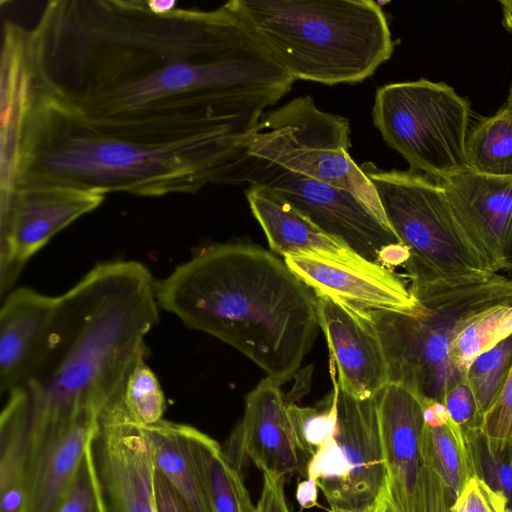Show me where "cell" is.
<instances>
[{
	"mask_svg": "<svg viewBox=\"0 0 512 512\" xmlns=\"http://www.w3.org/2000/svg\"><path fill=\"white\" fill-rule=\"evenodd\" d=\"M177 3L178 2L175 0H149V1H147L149 8L153 12L158 13V14H166V13L173 11L174 9L177 8L176 7Z\"/></svg>",
	"mask_w": 512,
	"mask_h": 512,
	"instance_id": "41",
	"label": "cell"
},
{
	"mask_svg": "<svg viewBox=\"0 0 512 512\" xmlns=\"http://www.w3.org/2000/svg\"><path fill=\"white\" fill-rule=\"evenodd\" d=\"M142 425L152 446L155 468L169 480L188 512H214L208 472L213 439L195 427L164 419Z\"/></svg>",
	"mask_w": 512,
	"mask_h": 512,
	"instance_id": "21",
	"label": "cell"
},
{
	"mask_svg": "<svg viewBox=\"0 0 512 512\" xmlns=\"http://www.w3.org/2000/svg\"><path fill=\"white\" fill-rule=\"evenodd\" d=\"M512 364V334L476 357L465 380L471 388L482 416L500 394Z\"/></svg>",
	"mask_w": 512,
	"mask_h": 512,
	"instance_id": "27",
	"label": "cell"
},
{
	"mask_svg": "<svg viewBox=\"0 0 512 512\" xmlns=\"http://www.w3.org/2000/svg\"><path fill=\"white\" fill-rule=\"evenodd\" d=\"M331 368L337 429L311 457L307 477L316 480L330 508L375 510L387 496L376 399L344 392Z\"/></svg>",
	"mask_w": 512,
	"mask_h": 512,
	"instance_id": "10",
	"label": "cell"
},
{
	"mask_svg": "<svg viewBox=\"0 0 512 512\" xmlns=\"http://www.w3.org/2000/svg\"><path fill=\"white\" fill-rule=\"evenodd\" d=\"M443 404L450 420L464 434L481 428L483 416L465 378L446 393Z\"/></svg>",
	"mask_w": 512,
	"mask_h": 512,
	"instance_id": "34",
	"label": "cell"
},
{
	"mask_svg": "<svg viewBox=\"0 0 512 512\" xmlns=\"http://www.w3.org/2000/svg\"><path fill=\"white\" fill-rule=\"evenodd\" d=\"M502 10V24L512 34V0L499 1Z\"/></svg>",
	"mask_w": 512,
	"mask_h": 512,
	"instance_id": "42",
	"label": "cell"
},
{
	"mask_svg": "<svg viewBox=\"0 0 512 512\" xmlns=\"http://www.w3.org/2000/svg\"><path fill=\"white\" fill-rule=\"evenodd\" d=\"M57 296L19 287L9 292L0 310V391L21 386L45 342Z\"/></svg>",
	"mask_w": 512,
	"mask_h": 512,
	"instance_id": "20",
	"label": "cell"
},
{
	"mask_svg": "<svg viewBox=\"0 0 512 512\" xmlns=\"http://www.w3.org/2000/svg\"><path fill=\"white\" fill-rule=\"evenodd\" d=\"M480 430L490 446L512 463V364L500 394L483 415Z\"/></svg>",
	"mask_w": 512,
	"mask_h": 512,
	"instance_id": "32",
	"label": "cell"
},
{
	"mask_svg": "<svg viewBox=\"0 0 512 512\" xmlns=\"http://www.w3.org/2000/svg\"><path fill=\"white\" fill-rule=\"evenodd\" d=\"M502 270L512 271V255L504 262Z\"/></svg>",
	"mask_w": 512,
	"mask_h": 512,
	"instance_id": "46",
	"label": "cell"
},
{
	"mask_svg": "<svg viewBox=\"0 0 512 512\" xmlns=\"http://www.w3.org/2000/svg\"><path fill=\"white\" fill-rule=\"evenodd\" d=\"M318 485L314 478L307 477L298 483L296 499L302 509H310L318 505Z\"/></svg>",
	"mask_w": 512,
	"mask_h": 512,
	"instance_id": "39",
	"label": "cell"
},
{
	"mask_svg": "<svg viewBox=\"0 0 512 512\" xmlns=\"http://www.w3.org/2000/svg\"><path fill=\"white\" fill-rule=\"evenodd\" d=\"M464 435L474 476L501 494L512 512V463L490 446L480 429Z\"/></svg>",
	"mask_w": 512,
	"mask_h": 512,
	"instance_id": "30",
	"label": "cell"
},
{
	"mask_svg": "<svg viewBox=\"0 0 512 512\" xmlns=\"http://www.w3.org/2000/svg\"><path fill=\"white\" fill-rule=\"evenodd\" d=\"M29 403L26 390L8 392L0 416V512H23L29 464Z\"/></svg>",
	"mask_w": 512,
	"mask_h": 512,
	"instance_id": "23",
	"label": "cell"
},
{
	"mask_svg": "<svg viewBox=\"0 0 512 512\" xmlns=\"http://www.w3.org/2000/svg\"><path fill=\"white\" fill-rule=\"evenodd\" d=\"M315 298L338 386L356 399L375 397L389 380L384 352L366 311L326 295Z\"/></svg>",
	"mask_w": 512,
	"mask_h": 512,
	"instance_id": "16",
	"label": "cell"
},
{
	"mask_svg": "<svg viewBox=\"0 0 512 512\" xmlns=\"http://www.w3.org/2000/svg\"><path fill=\"white\" fill-rule=\"evenodd\" d=\"M423 405V416L428 427L442 426L449 421L445 405L438 401H428Z\"/></svg>",
	"mask_w": 512,
	"mask_h": 512,
	"instance_id": "40",
	"label": "cell"
},
{
	"mask_svg": "<svg viewBox=\"0 0 512 512\" xmlns=\"http://www.w3.org/2000/svg\"><path fill=\"white\" fill-rule=\"evenodd\" d=\"M421 512H452L455 498L437 471L424 463L420 484Z\"/></svg>",
	"mask_w": 512,
	"mask_h": 512,
	"instance_id": "36",
	"label": "cell"
},
{
	"mask_svg": "<svg viewBox=\"0 0 512 512\" xmlns=\"http://www.w3.org/2000/svg\"><path fill=\"white\" fill-rule=\"evenodd\" d=\"M154 496L157 512H188L169 480L155 468Z\"/></svg>",
	"mask_w": 512,
	"mask_h": 512,
	"instance_id": "38",
	"label": "cell"
},
{
	"mask_svg": "<svg viewBox=\"0 0 512 512\" xmlns=\"http://www.w3.org/2000/svg\"><path fill=\"white\" fill-rule=\"evenodd\" d=\"M424 463L431 465L456 498L474 476L464 433L450 419L438 427L426 425Z\"/></svg>",
	"mask_w": 512,
	"mask_h": 512,
	"instance_id": "25",
	"label": "cell"
},
{
	"mask_svg": "<svg viewBox=\"0 0 512 512\" xmlns=\"http://www.w3.org/2000/svg\"><path fill=\"white\" fill-rule=\"evenodd\" d=\"M467 234L495 270L512 255V176H491L468 168L441 180Z\"/></svg>",
	"mask_w": 512,
	"mask_h": 512,
	"instance_id": "17",
	"label": "cell"
},
{
	"mask_svg": "<svg viewBox=\"0 0 512 512\" xmlns=\"http://www.w3.org/2000/svg\"><path fill=\"white\" fill-rule=\"evenodd\" d=\"M312 292L274 253L240 242L202 249L155 283L159 307L237 349L279 385L317 337Z\"/></svg>",
	"mask_w": 512,
	"mask_h": 512,
	"instance_id": "4",
	"label": "cell"
},
{
	"mask_svg": "<svg viewBox=\"0 0 512 512\" xmlns=\"http://www.w3.org/2000/svg\"><path fill=\"white\" fill-rule=\"evenodd\" d=\"M249 184L271 191L317 228L369 262L390 269L403 266L409 257L393 230L346 190L261 159Z\"/></svg>",
	"mask_w": 512,
	"mask_h": 512,
	"instance_id": "11",
	"label": "cell"
},
{
	"mask_svg": "<svg viewBox=\"0 0 512 512\" xmlns=\"http://www.w3.org/2000/svg\"><path fill=\"white\" fill-rule=\"evenodd\" d=\"M99 191L58 184L17 186L0 203V286L9 290L28 260L57 233L105 200Z\"/></svg>",
	"mask_w": 512,
	"mask_h": 512,
	"instance_id": "13",
	"label": "cell"
},
{
	"mask_svg": "<svg viewBox=\"0 0 512 512\" xmlns=\"http://www.w3.org/2000/svg\"><path fill=\"white\" fill-rule=\"evenodd\" d=\"M284 261L314 294L368 310L410 312L417 305L409 286L390 269L371 273L306 256Z\"/></svg>",
	"mask_w": 512,
	"mask_h": 512,
	"instance_id": "19",
	"label": "cell"
},
{
	"mask_svg": "<svg viewBox=\"0 0 512 512\" xmlns=\"http://www.w3.org/2000/svg\"><path fill=\"white\" fill-rule=\"evenodd\" d=\"M512 334V302L503 303L473 317L454 340L450 359L465 378L472 361Z\"/></svg>",
	"mask_w": 512,
	"mask_h": 512,
	"instance_id": "26",
	"label": "cell"
},
{
	"mask_svg": "<svg viewBox=\"0 0 512 512\" xmlns=\"http://www.w3.org/2000/svg\"><path fill=\"white\" fill-rule=\"evenodd\" d=\"M56 512H101L87 449L73 482Z\"/></svg>",
	"mask_w": 512,
	"mask_h": 512,
	"instance_id": "33",
	"label": "cell"
},
{
	"mask_svg": "<svg viewBox=\"0 0 512 512\" xmlns=\"http://www.w3.org/2000/svg\"><path fill=\"white\" fill-rule=\"evenodd\" d=\"M386 469L387 498L395 512H421L426 423L421 401L404 387L388 383L376 396Z\"/></svg>",
	"mask_w": 512,
	"mask_h": 512,
	"instance_id": "15",
	"label": "cell"
},
{
	"mask_svg": "<svg viewBox=\"0 0 512 512\" xmlns=\"http://www.w3.org/2000/svg\"><path fill=\"white\" fill-rule=\"evenodd\" d=\"M452 512H509L505 498L473 476L452 505Z\"/></svg>",
	"mask_w": 512,
	"mask_h": 512,
	"instance_id": "35",
	"label": "cell"
},
{
	"mask_svg": "<svg viewBox=\"0 0 512 512\" xmlns=\"http://www.w3.org/2000/svg\"><path fill=\"white\" fill-rule=\"evenodd\" d=\"M246 198L274 254L306 256L346 267L383 273L388 268L369 262L342 241L329 236L271 191L249 184Z\"/></svg>",
	"mask_w": 512,
	"mask_h": 512,
	"instance_id": "18",
	"label": "cell"
},
{
	"mask_svg": "<svg viewBox=\"0 0 512 512\" xmlns=\"http://www.w3.org/2000/svg\"><path fill=\"white\" fill-rule=\"evenodd\" d=\"M470 112V101L453 87L422 78L378 88L372 117L410 169L447 180L467 168Z\"/></svg>",
	"mask_w": 512,
	"mask_h": 512,
	"instance_id": "9",
	"label": "cell"
},
{
	"mask_svg": "<svg viewBox=\"0 0 512 512\" xmlns=\"http://www.w3.org/2000/svg\"><path fill=\"white\" fill-rule=\"evenodd\" d=\"M505 105H506L510 110H512V83H511L510 88H509L508 97H507V100H506V102H505Z\"/></svg>",
	"mask_w": 512,
	"mask_h": 512,
	"instance_id": "45",
	"label": "cell"
},
{
	"mask_svg": "<svg viewBox=\"0 0 512 512\" xmlns=\"http://www.w3.org/2000/svg\"><path fill=\"white\" fill-rule=\"evenodd\" d=\"M18 120L16 187L58 184L160 197L248 182L256 163L218 135H151L94 120L33 86L27 71Z\"/></svg>",
	"mask_w": 512,
	"mask_h": 512,
	"instance_id": "2",
	"label": "cell"
},
{
	"mask_svg": "<svg viewBox=\"0 0 512 512\" xmlns=\"http://www.w3.org/2000/svg\"><path fill=\"white\" fill-rule=\"evenodd\" d=\"M156 280L133 260L98 263L57 296L45 342L24 387L29 458L86 413L121 399L145 338L159 321Z\"/></svg>",
	"mask_w": 512,
	"mask_h": 512,
	"instance_id": "3",
	"label": "cell"
},
{
	"mask_svg": "<svg viewBox=\"0 0 512 512\" xmlns=\"http://www.w3.org/2000/svg\"><path fill=\"white\" fill-rule=\"evenodd\" d=\"M383 501V500H382ZM379 507V506H378ZM378 509V508H377ZM377 509L375 510H367V511H357V510H346V509H334V508H330L329 509V512H376Z\"/></svg>",
	"mask_w": 512,
	"mask_h": 512,
	"instance_id": "44",
	"label": "cell"
},
{
	"mask_svg": "<svg viewBox=\"0 0 512 512\" xmlns=\"http://www.w3.org/2000/svg\"><path fill=\"white\" fill-rule=\"evenodd\" d=\"M122 399L128 412L141 424L149 425L163 419L166 410L164 393L145 356L130 373Z\"/></svg>",
	"mask_w": 512,
	"mask_h": 512,
	"instance_id": "29",
	"label": "cell"
},
{
	"mask_svg": "<svg viewBox=\"0 0 512 512\" xmlns=\"http://www.w3.org/2000/svg\"><path fill=\"white\" fill-rule=\"evenodd\" d=\"M26 66L33 86L94 120L238 145L295 82L230 1L166 14L144 0L49 1Z\"/></svg>",
	"mask_w": 512,
	"mask_h": 512,
	"instance_id": "1",
	"label": "cell"
},
{
	"mask_svg": "<svg viewBox=\"0 0 512 512\" xmlns=\"http://www.w3.org/2000/svg\"><path fill=\"white\" fill-rule=\"evenodd\" d=\"M410 312L364 309L380 340L389 383L397 384L421 403H443L462 378L450 350L464 326L479 313L512 302V278L499 273L485 282L415 297Z\"/></svg>",
	"mask_w": 512,
	"mask_h": 512,
	"instance_id": "7",
	"label": "cell"
},
{
	"mask_svg": "<svg viewBox=\"0 0 512 512\" xmlns=\"http://www.w3.org/2000/svg\"><path fill=\"white\" fill-rule=\"evenodd\" d=\"M239 145L249 156L350 192L390 227L373 184L349 154V120L320 110L312 97L265 113Z\"/></svg>",
	"mask_w": 512,
	"mask_h": 512,
	"instance_id": "8",
	"label": "cell"
},
{
	"mask_svg": "<svg viewBox=\"0 0 512 512\" xmlns=\"http://www.w3.org/2000/svg\"><path fill=\"white\" fill-rule=\"evenodd\" d=\"M87 454L101 512H157L152 446L122 398L99 414Z\"/></svg>",
	"mask_w": 512,
	"mask_h": 512,
	"instance_id": "12",
	"label": "cell"
},
{
	"mask_svg": "<svg viewBox=\"0 0 512 512\" xmlns=\"http://www.w3.org/2000/svg\"><path fill=\"white\" fill-rule=\"evenodd\" d=\"M208 472L214 512H257L241 476L214 439L208 451Z\"/></svg>",
	"mask_w": 512,
	"mask_h": 512,
	"instance_id": "28",
	"label": "cell"
},
{
	"mask_svg": "<svg viewBox=\"0 0 512 512\" xmlns=\"http://www.w3.org/2000/svg\"><path fill=\"white\" fill-rule=\"evenodd\" d=\"M275 60L295 79L355 84L388 61L394 42L372 0H231Z\"/></svg>",
	"mask_w": 512,
	"mask_h": 512,
	"instance_id": "5",
	"label": "cell"
},
{
	"mask_svg": "<svg viewBox=\"0 0 512 512\" xmlns=\"http://www.w3.org/2000/svg\"><path fill=\"white\" fill-rule=\"evenodd\" d=\"M98 416L82 415L31 455L23 512H56L85 455Z\"/></svg>",
	"mask_w": 512,
	"mask_h": 512,
	"instance_id": "22",
	"label": "cell"
},
{
	"mask_svg": "<svg viewBox=\"0 0 512 512\" xmlns=\"http://www.w3.org/2000/svg\"><path fill=\"white\" fill-rule=\"evenodd\" d=\"M285 478L263 475V486L256 505L257 512H290L284 492Z\"/></svg>",
	"mask_w": 512,
	"mask_h": 512,
	"instance_id": "37",
	"label": "cell"
},
{
	"mask_svg": "<svg viewBox=\"0 0 512 512\" xmlns=\"http://www.w3.org/2000/svg\"><path fill=\"white\" fill-rule=\"evenodd\" d=\"M276 381L264 378L246 396L244 416L223 452L239 469L245 455L273 478L307 477L311 456L297 436L288 401Z\"/></svg>",
	"mask_w": 512,
	"mask_h": 512,
	"instance_id": "14",
	"label": "cell"
},
{
	"mask_svg": "<svg viewBox=\"0 0 512 512\" xmlns=\"http://www.w3.org/2000/svg\"><path fill=\"white\" fill-rule=\"evenodd\" d=\"M361 169L389 226L407 249L403 264L414 297L489 280L498 272L458 221L440 179L412 169Z\"/></svg>",
	"mask_w": 512,
	"mask_h": 512,
	"instance_id": "6",
	"label": "cell"
},
{
	"mask_svg": "<svg viewBox=\"0 0 512 512\" xmlns=\"http://www.w3.org/2000/svg\"><path fill=\"white\" fill-rule=\"evenodd\" d=\"M289 412L299 438L305 451L312 457L313 454L336 433L337 408L333 396L329 397L325 408L300 407L288 402Z\"/></svg>",
	"mask_w": 512,
	"mask_h": 512,
	"instance_id": "31",
	"label": "cell"
},
{
	"mask_svg": "<svg viewBox=\"0 0 512 512\" xmlns=\"http://www.w3.org/2000/svg\"><path fill=\"white\" fill-rule=\"evenodd\" d=\"M467 168L484 175L512 176V110L505 104L490 117H479L465 141Z\"/></svg>",
	"mask_w": 512,
	"mask_h": 512,
	"instance_id": "24",
	"label": "cell"
},
{
	"mask_svg": "<svg viewBox=\"0 0 512 512\" xmlns=\"http://www.w3.org/2000/svg\"><path fill=\"white\" fill-rule=\"evenodd\" d=\"M376 512H395L387 496L380 503Z\"/></svg>",
	"mask_w": 512,
	"mask_h": 512,
	"instance_id": "43",
	"label": "cell"
}]
</instances>
